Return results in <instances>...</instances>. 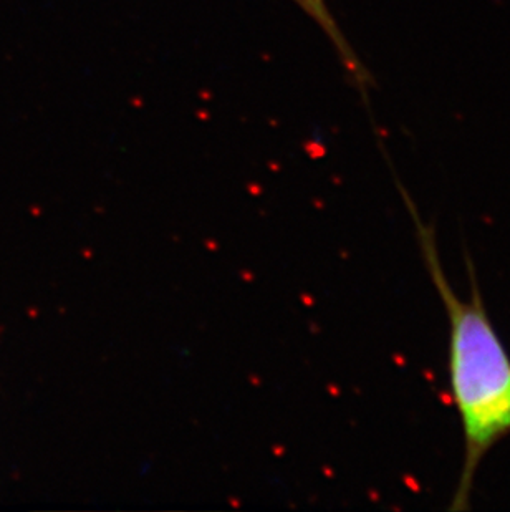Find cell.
Returning <instances> with one entry per match:
<instances>
[{"label":"cell","instance_id":"2","mask_svg":"<svg viewBox=\"0 0 510 512\" xmlns=\"http://www.w3.org/2000/svg\"><path fill=\"white\" fill-rule=\"evenodd\" d=\"M300 2H302V4H304L305 7H307L315 17H317V19H320V22L327 27L328 32H333V34L338 35L337 29H335V24L330 20L327 10L323 7L322 0H300Z\"/></svg>","mask_w":510,"mask_h":512},{"label":"cell","instance_id":"1","mask_svg":"<svg viewBox=\"0 0 510 512\" xmlns=\"http://www.w3.org/2000/svg\"><path fill=\"white\" fill-rule=\"evenodd\" d=\"M400 191L414 224L424 266L448 317L449 395L464 440L458 488L449 509L464 511L471 506L482 461L510 436V353L487 312L471 256H466L469 299H462L444 271L436 231L424 223L401 184Z\"/></svg>","mask_w":510,"mask_h":512}]
</instances>
